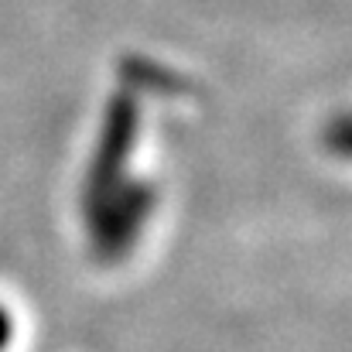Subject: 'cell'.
I'll return each mask as SVG.
<instances>
[{
	"mask_svg": "<svg viewBox=\"0 0 352 352\" xmlns=\"http://www.w3.org/2000/svg\"><path fill=\"white\" fill-rule=\"evenodd\" d=\"M147 209H151L147 188H130L123 195H107L103 199V216L96 219V253L103 260H117L120 253L133 243Z\"/></svg>",
	"mask_w": 352,
	"mask_h": 352,
	"instance_id": "cell-1",
	"label": "cell"
},
{
	"mask_svg": "<svg viewBox=\"0 0 352 352\" xmlns=\"http://www.w3.org/2000/svg\"><path fill=\"white\" fill-rule=\"evenodd\" d=\"M10 339H14V318L7 315V308H0V352L10 346Z\"/></svg>",
	"mask_w": 352,
	"mask_h": 352,
	"instance_id": "cell-2",
	"label": "cell"
}]
</instances>
